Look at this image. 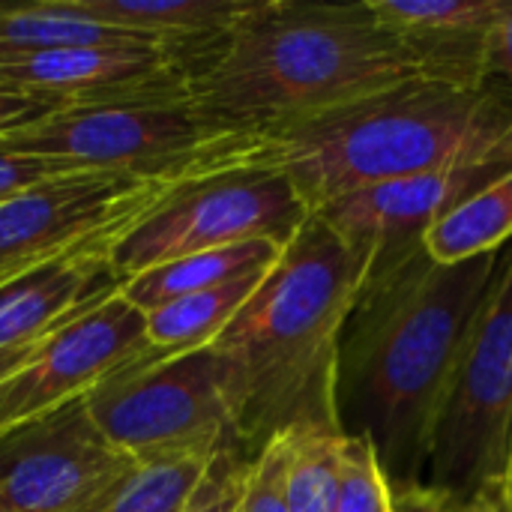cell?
<instances>
[{"instance_id":"obj_32","label":"cell","mask_w":512,"mask_h":512,"mask_svg":"<svg viewBox=\"0 0 512 512\" xmlns=\"http://www.w3.org/2000/svg\"><path fill=\"white\" fill-rule=\"evenodd\" d=\"M3 282H6V279H0V285H3Z\"/></svg>"},{"instance_id":"obj_30","label":"cell","mask_w":512,"mask_h":512,"mask_svg":"<svg viewBox=\"0 0 512 512\" xmlns=\"http://www.w3.org/2000/svg\"><path fill=\"white\" fill-rule=\"evenodd\" d=\"M471 512H512V477L510 480H495L486 483L471 501Z\"/></svg>"},{"instance_id":"obj_29","label":"cell","mask_w":512,"mask_h":512,"mask_svg":"<svg viewBox=\"0 0 512 512\" xmlns=\"http://www.w3.org/2000/svg\"><path fill=\"white\" fill-rule=\"evenodd\" d=\"M51 114L48 108L30 102V99H21V96H12V93H3L0 90V135L18 129V126H27L39 117Z\"/></svg>"},{"instance_id":"obj_1","label":"cell","mask_w":512,"mask_h":512,"mask_svg":"<svg viewBox=\"0 0 512 512\" xmlns=\"http://www.w3.org/2000/svg\"><path fill=\"white\" fill-rule=\"evenodd\" d=\"M420 78L486 84V39H414L369 0H255L192 60L189 102L213 126L264 135Z\"/></svg>"},{"instance_id":"obj_5","label":"cell","mask_w":512,"mask_h":512,"mask_svg":"<svg viewBox=\"0 0 512 512\" xmlns=\"http://www.w3.org/2000/svg\"><path fill=\"white\" fill-rule=\"evenodd\" d=\"M0 150L48 159L69 171L177 186L255 165L258 135L213 126L189 99H180L51 111L0 135Z\"/></svg>"},{"instance_id":"obj_8","label":"cell","mask_w":512,"mask_h":512,"mask_svg":"<svg viewBox=\"0 0 512 512\" xmlns=\"http://www.w3.org/2000/svg\"><path fill=\"white\" fill-rule=\"evenodd\" d=\"M512 477V246L465 339L429 456V483L471 501Z\"/></svg>"},{"instance_id":"obj_26","label":"cell","mask_w":512,"mask_h":512,"mask_svg":"<svg viewBox=\"0 0 512 512\" xmlns=\"http://www.w3.org/2000/svg\"><path fill=\"white\" fill-rule=\"evenodd\" d=\"M69 174V168L48 162V159H36V156H21V153H9L0 150V201L42 183L51 177Z\"/></svg>"},{"instance_id":"obj_14","label":"cell","mask_w":512,"mask_h":512,"mask_svg":"<svg viewBox=\"0 0 512 512\" xmlns=\"http://www.w3.org/2000/svg\"><path fill=\"white\" fill-rule=\"evenodd\" d=\"M111 243L78 246L6 279L0 285V351L39 342L120 291V279L108 264Z\"/></svg>"},{"instance_id":"obj_2","label":"cell","mask_w":512,"mask_h":512,"mask_svg":"<svg viewBox=\"0 0 512 512\" xmlns=\"http://www.w3.org/2000/svg\"><path fill=\"white\" fill-rule=\"evenodd\" d=\"M501 258L504 249L441 264L423 240L375 252L342 330L336 414L345 438L372 444L393 495L423 486L447 390Z\"/></svg>"},{"instance_id":"obj_19","label":"cell","mask_w":512,"mask_h":512,"mask_svg":"<svg viewBox=\"0 0 512 512\" xmlns=\"http://www.w3.org/2000/svg\"><path fill=\"white\" fill-rule=\"evenodd\" d=\"M512 240V171L489 183L423 237L441 264H459L486 252H501Z\"/></svg>"},{"instance_id":"obj_16","label":"cell","mask_w":512,"mask_h":512,"mask_svg":"<svg viewBox=\"0 0 512 512\" xmlns=\"http://www.w3.org/2000/svg\"><path fill=\"white\" fill-rule=\"evenodd\" d=\"M282 252H285V246H279L273 240H252V243H240V246L198 252V255L177 258V261H168V264L138 273L135 279L120 285V294L135 309H141L147 315V312L168 306L180 297L210 291V288L237 282L252 273H264L282 258Z\"/></svg>"},{"instance_id":"obj_17","label":"cell","mask_w":512,"mask_h":512,"mask_svg":"<svg viewBox=\"0 0 512 512\" xmlns=\"http://www.w3.org/2000/svg\"><path fill=\"white\" fill-rule=\"evenodd\" d=\"M120 45H162V42L132 36L102 21L84 18L72 12L63 0L0 3V54H30V51H51V48H120Z\"/></svg>"},{"instance_id":"obj_3","label":"cell","mask_w":512,"mask_h":512,"mask_svg":"<svg viewBox=\"0 0 512 512\" xmlns=\"http://www.w3.org/2000/svg\"><path fill=\"white\" fill-rule=\"evenodd\" d=\"M372 261V249L348 243L312 213L213 342L234 369L237 435L249 462L285 432L342 429L339 345Z\"/></svg>"},{"instance_id":"obj_9","label":"cell","mask_w":512,"mask_h":512,"mask_svg":"<svg viewBox=\"0 0 512 512\" xmlns=\"http://www.w3.org/2000/svg\"><path fill=\"white\" fill-rule=\"evenodd\" d=\"M132 468L84 396L0 432V512H87Z\"/></svg>"},{"instance_id":"obj_7","label":"cell","mask_w":512,"mask_h":512,"mask_svg":"<svg viewBox=\"0 0 512 512\" xmlns=\"http://www.w3.org/2000/svg\"><path fill=\"white\" fill-rule=\"evenodd\" d=\"M312 210L273 168H228L174 186L108 252L120 285L159 264L210 249L273 240L288 246Z\"/></svg>"},{"instance_id":"obj_21","label":"cell","mask_w":512,"mask_h":512,"mask_svg":"<svg viewBox=\"0 0 512 512\" xmlns=\"http://www.w3.org/2000/svg\"><path fill=\"white\" fill-rule=\"evenodd\" d=\"M288 435V507L291 512H333L342 477V429H300Z\"/></svg>"},{"instance_id":"obj_12","label":"cell","mask_w":512,"mask_h":512,"mask_svg":"<svg viewBox=\"0 0 512 512\" xmlns=\"http://www.w3.org/2000/svg\"><path fill=\"white\" fill-rule=\"evenodd\" d=\"M150 348L147 315L120 291L54 330L33 357L0 381V432L84 399L120 366Z\"/></svg>"},{"instance_id":"obj_25","label":"cell","mask_w":512,"mask_h":512,"mask_svg":"<svg viewBox=\"0 0 512 512\" xmlns=\"http://www.w3.org/2000/svg\"><path fill=\"white\" fill-rule=\"evenodd\" d=\"M249 462L243 459H219L213 474L195 504L186 512H240L243 504V483H246Z\"/></svg>"},{"instance_id":"obj_22","label":"cell","mask_w":512,"mask_h":512,"mask_svg":"<svg viewBox=\"0 0 512 512\" xmlns=\"http://www.w3.org/2000/svg\"><path fill=\"white\" fill-rule=\"evenodd\" d=\"M375 15L417 39L489 36L507 0H369Z\"/></svg>"},{"instance_id":"obj_31","label":"cell","mask_w":512,"mask_h":512,"mask_svg":"<svg viewBox=\"0 0 512 512\" xmlns=\"http://www.w3.org/2000/svg\"><path fill=\"white\" fill-rule=\"evenodd\" d=\"M48 339V336H45ZM45 339H39V342H30V345H21V348H12V351H0V381L3 378H9L15 369H21L30 357H33V351L45 342Z\"/></svg>"},{"instance_id":"obj_11","label":"cell","mask_w":512,"mask_h":512,"mask_svg":"<svg viewBox=\"0 0 512 512\" xmlns=\"http://www.w3.org/2000/svg\"><path fill=\"white\" fill-rule=\"evenodd\" d=\"M0 90L48 111L189 99V57L162 45L0 54Z\"/></svg>"},{"instance_id":"obj_20","label":"cell","mask_w":512,"mask_h":512,"mask_svg":"<svg viewBox=\"0 0 512 512\" xmlns=\"http://www.w3.org/2000/svg\"><path fill=\"white\" fill-rule=\"evenodd\" d=\"M210 459L135 462L87 512H186L213 474Z\"/></svg>"},{"instance_id":"obj_18","label":"cell","mask_w":512,"mask_h":512,"mask_svg":"<svg viewBox=\"0 0 512 512\" xmlns=\"http://www.w3.org/2000/svg\"><path fill=\"white\" fill-rule=\"evenodd\" d=\"M264 273L243 276L237 282L198 291L189 297H180L168 306H159L147 312V339L150 348L162 357H177V354H192L201 348H210L228 324L237 318V312L249 303V297L258 291Z\"/></svg>"},{"instance_id":"obj_23","label":"cell","mask_w":512,"mask_h":512,"mask_svg":"<svg viewBox=\"0 0 512 512\" xmlns=\"http://www.w3.org/2000/svg\"><path fill=\"white\" fill-rule=\"evenodd\" d=\"M333 512H396L390 483L366 438H345L342 477Z\"/></svg>"},{"instance_id":"obj_28","label":"cell","mask_w":512,"mask_h":512,"mask_svg":"<svg viewBox=\"0 0 512 512\" xmlns=\"http://www.w3.org/2000/svg\"><path fill=\"white\" fill-rule=\"evenodd\" d=\"M393 510L396 512H471L468 501L438 492L432 486H417L411 492H396L393 495Z\"/></svg>"},{"instance_id":"obj_10","label":"cell","mask_w":512,"mask_h":512,"mask_svg":"<svg viewBox=\"0 0 512 512\" xmlns=\"http://www.w3.org/2000/svg\"><path fill=\"white\" fill-rule=\"evenodd\" d=\"M171 189L117 174L69 171L0 201V279L78 246L117 240Z\"/></svg>"},{"instance_id":"obj_15","label":"cell","mask_w":512,"mask_h":512,"mask_svg":"<svg viewBox=\"0 0 512 512\" xmlns=\"http://www.w3.org/2000/svg\"><path fill=\"white\" fill-rule=\"evenodd\" d=\"M72 12L177 48L198 60L225 36L255 0H63Z\"/></svg>"},{"instance_id":"obj_4","label":"cell","mask_w":512,"mask_h":512,"mask_svg":"<svg viewBox=\"0 0 512 512\" xmlns=\"http://www.w3.org/2000/svg\"><path fill=\"white\" fill-rule=\"evenodd\" d=\"M512 150V90L405 81L330 114L258 135L255 168L291 180L309 210L387 180Z\"/></svg>"},{"instance_id":"obj_24","label":"cell","mask_w":512,"mask_h":512,"mask_svg":"<svg viewBox=\"0 0 512 512\" xmlns=\"http://www.w3.org/2000/svg\"><path fill=\"white\" fill-rule=\"evenodd\" d=\"M285 477H288V435H279L249 462L240 512H291Z\"/></svg>"},{"instance_id":"obj_6","label":"cell","mask_w":512,"mask_h":512,"mask_svg":"<svg viewBox=\"0 0 512 512\" xmlns=\"http://www.w3.org/2000/svg\"><path fill=\"white\" fill-rule=\"evenodd\" d=\"M87 408L102 435L135 462H249L237 435L234 369L216 345L177 357L147 351L96 384Z\"/></svg>"},{"instance_id":"obj_27","label":"cell","mask_w":512,"mask_h":512,"mask_svg":"<svg viewBox=\"0 0 512 512\" xmlns=\"http://www.w3.org/2000/svg\"><path fill=\"white\" fill-rule=\"evenodd\" d=\"M486 75L504 81L512 90V0L504 3L495 27L486 39Z\"/></svg>"},{"instance_id":"obj_13","label":"cell","mask_w":512,"mask_h":512,"mask_svg":"<svg viewBox=\"0 0 512 512\" xmlns=\"http://www.w3.org/2000/svg\"><path fill=\"white\" fill-rule=\"evenodd\" d=\"M507 171H512V150L366 186L315 213L348 243L381 252L423 240L432 225L447 219Z\"/></svg>"}]
</instances>
